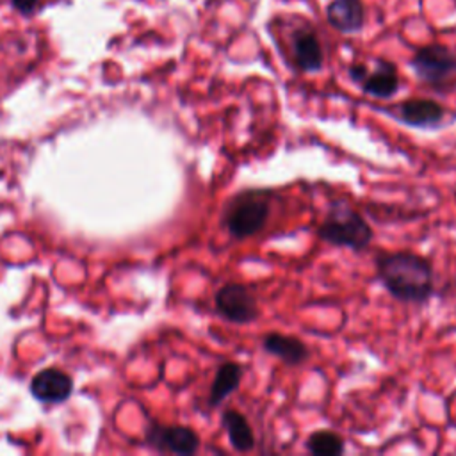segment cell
<instances>
[{"instance_id":"cell-4","label":"cell","mask_w":456,"mask_h":456,"mask_svg":"<svg viewBox=\"0 0 456 456\" xmlns=\"http://www.w3.org/2000/svg\"><path fill=\"white\" fill-rule=\"evenodd\" d=\"M410 64L419 80L442 93H445L456 78V55L438 43L419 48Z\"/></svg>"},{"instance_id":"cell-15","label":"cell","mask_w":456,"mask_h":456,"mask_svg":"<svg viewBox=\"0 0 456 456\" xmlns=\"http://www.w3.org/2000/svg\"><path fill=\"white\" fill-rule=\"evenodd\" d=\"M306 449L315 456H340L346 451V444L338 433L319 429L306 438Z\"/></svg>"},{"instance_id":"cell-8","label":"cell","mask_w":456,"mask_h":456,"mask_svg":"<svg viewBox=\"0 0 456 456\" xmlns=\"http://www.w3.org/2000/svg\"><path fill=\"white\" fill-rule=\"evenodd\" d=\"M148 438L157 449L175 454H194L200 447L198 433L187 426H153Z\"/></svg>"},{"instance_id":"cell-1","label":"cell","mask_w":456,"mask_h":456,"mask_svg":"<svg viewBox=\"0 0 456 456\" xmlns=\"http://www.w3.org/2000/svg\"><path fill=\"white\" fill-rule=\"evenodd\" d=\"M374 265L378 281L397 301L422 305L435 294L433 265L415 251H379Z\"/></svg>"},{"instance_id":"cell-16","label":"cell","mask_w":456,"mask_h":456,"mask_svg":"<svg viewBox=\"0 0 456 456\" xmlns=\"http://www.w3.org/2000/svg\"><path fill=\"white\" fill-rule=\"evenodd\" d=\"M11 4L21 14H30L36 9V5L39 4V0H11Z\"/></svg>"},{"instance_id":"cell-9","label":"cell","mask_w":456,"mask_h":456,"mask_svg":"<svg viewBox=\"0 0 456 456\" xmlns=\"http://www.w3.org/2000/svg\"><path fill=\"white\" fill-rule=\"evenodd\" d=\"M290 50L294 64L299 71L315 73L324 64V53L317 36L310 28H297L290 37Z\"/></svg>"},{"instance_id":"cell-11","label":"cell","mask_w":456,"mask_h":456,"mask_svg":"<svg viewBox=\"0 0 456 456\" xmlns=\"http://www.w3.org/2000/svg\"><path fill=\"white\" fill-rule=\"evenodd\" d=\"M326 18L338 32H358L365 23L363 4L360 0H331L326 7Z\"/></svg>"},{"instance_id":"cell-3","label":"cell","mask_w":456,"mask_h":456,"mask_svg":"<svg viewBox=\"0 0 456 456\" xmlns=\"http://www.w3.org/2000/svg\"><path fill=\"white\" fill-rule=\"evenodd\" d=\"M317 235L331 246L353 251L365 249L374 239L370 224L346 200H333L330 203L328 212L317 228Z\"/></svg>"},{"instance_id":"cell-12","label":"cell","mask_w":456,"mask_h":456,"mask_svg":"<svg viewBox=\"0 0 456 456\" xmlns=\"http://www.w3.org/2000/svg\"><path fill=\"white\" fill-rule=\"evenodd\" d=\"M30 388L39 401L61 403L71 394V379L57 369H46L34 376Z\"/></svg>"},{"instance_id":"cell-2","label":"cell","mask_w":456,"mask_h":456,"mask_svg":"<svg viewBox=\"0 0 456 456\" xmlns=\"http://www.w3.org/2000/svg\"><path fill=\"white\" fill-rule=\"evenodd\" d=\"M274 200L273 189L249 187L235 192L223 207L221 224L235 240H244L264 230Z\"/></svg>"},{"instance_id":"cell-5","label":"cell","mask_w":456,"mask_h":456,"mask_svg":"<svg viewBox=\"0 0 456 456\" xmlns=\"http://www.w3.org/2000/svg\"><path fill=\"white\" fill-rule=\"evenodd\" d=\"M214 308L217 315L232 324H249L260 317L256 297L244 283L228 281L216 290Z\"/></svg>"},{"instance_id":"cell-6","label":"cell","mask_w":456,"mask_h":456,"mask_svg":"<svg viewBox=\"0 0 456 456\" xmlns=\"http://www.w3.org/2000/svg\"><path fill=\"white\" fill-rule=\"evenodd\" d=\"M347 75L365 94L378 100H388L399 91L397 66L387 59H378L372 69L354 62L347 68Z\"/></svg>"},{"instance_id":"cell-10","label":"cell","mask_w":456,"mask_h":456,"mask_svg":"<svg viewBox=\"0 0 456 456\" xmlns=\"http://www.w3.org/2000/svg\"><path fill=\"white\" fill-rule=\"evenodd\" d=\"M262 347L287 365H299L305 360H308V354H310L306 344L301 338L294 335H283L278 331H271L264 335Z\"/></svg>"},{"instance_id":"cell-13","label":"cell","mask_w":456,"mask_h":456,"mask_svg":"<svg viewBox=\"0 0 456 456\" xmlns=\"http://www.w3.org/2000/svg\"><path fill=\"white\" fill-rule=\"evenodd\" d=\"M221 426L224 428L230 445L237 452H249L255 447V435L248 419L233 408H226L221 415Z\"/></svg>"},{"instance_id":"cell-14","label":"cell","mask_w":456,"mask_h":456,"mask_svg":"<svg viewBox=\"0 0 456 456\" xmlns=\"http://www.w3.org/2000/svg\"><path fill=\"white\" fill-rule=\"evenodd\" d=\"M242 379V367L237 362H224L217 367L210 392H208V406H219L230 394H233Z\"/></svg>"},{"instance_id":"cell-7","label":"cell","mask_w":456,"mask_h":456,"mask_svg":"<svg viewBox=\"0 0 456 456\" xmlns=\"http://www.w3.org/2000/svg\"><path fill=\"white\" fill-rule=\"evenodd\" d=\"M392 116L413 128H435L445 118V109L431 98H410L401 102Z\"/></svg>"}]
</instances>
